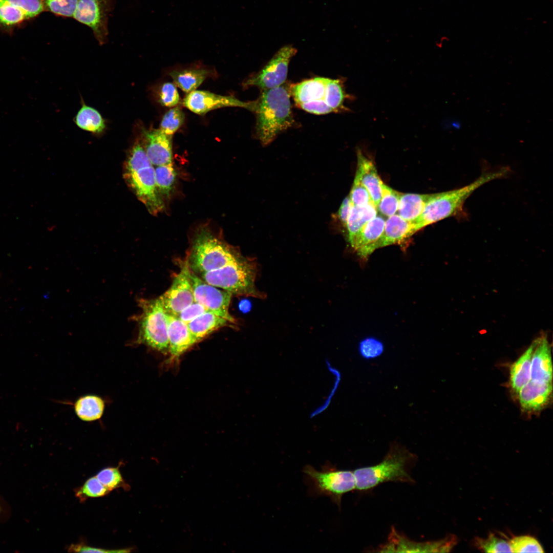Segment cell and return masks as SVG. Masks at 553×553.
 I'll list each match as a JSON object with an SVG mask.
<instances>
[{"label": "cell", "instance_id": "6da1fadb", "mask_svg": "<svg viewBox=\"0 0 553 553\" xmlns=\"http://www.w3.org/2000/svg\"><path fill=\"white\" fill-rule=\"evenodd\" d=\"M255 101L256 133L262 144L270 143L278 134L294 123L290 102V88L284 83L262 91Z\"/></svg>", "mask_w": 553, "mask_h": 553}, {"label": "cell", "instance_id": "7a4b0ae2", "mask_svg": "<svg viewBox=\"0 0 553 553\" xmlns=\"http://www.w3.org/2000/svg\"><path fill=\"white\" fill-rule=\"evenodd\" d=\"M417 459V456L406 447L393 442L380 463L353 471L356 489L366 491L388 481L413 483L410 472Z\"/></svg>", "mask_w": 553, "mask_h": 553}, {"label": "cell", "instance_id": "3957f363", "mask_svg": "<svg viewBox=\"0 0 553 553\" xmlns=\"http://www.w3.org/2000/svg\"><path fill=\"white\" fill-rule=\"evenodd\" d=\"M123 179L138 199L152 215L164 208L156 183L155 168L142 142L137 140L130 150L123 166Z\"/></svg>", "mask_w": 553, "mask_h": 553}, {"label": "cell", "instance_id": "277c9868", "mask_svg": "<svg viewBox=\"0 0 553 553\" xmlns=\"http://www.w3.org/2000/svg\"><path fill=\"white\" fill-rule=\"evenodd\" d=\"M257 273L256 262L241 255L222 267L198 275L232 295L261 297L255 285Z\"/></svg>", "mask_w": 553, "mask_h": 553}, {"label": "cell", "instance_id": "5b68a950", "mask_svg": "<svg viewBox=\"0 0 553 553\" xmlns=\"http://www.w3.org/2000/svg\"><path fill=\"white\" fill-rule=\"evenodd\" d=\"M240 256L209 230L202 229L194 239L186 261L189 269L199 275L222 267Z\"/></svg>", "mask_w": 553, "mask_h": 553}, {"label": "cell", "instance_id": "8992f818", "mask_svg": "<svg viewBox=\"0 0 553 553\" xmlns=\"http://www.w3.org/2000/svg\"><path fill=\"white\" fill-rule=\"evenodd\" d=\"M138 303L142 312L132 317L138 328L133 344L144 345L161 353H168L167 314L160 300L140 299Z\"/></svg>", "mask_w": 553, "mask_h": 553}, {"label": "cell", "instance_id": "52a82bcc", "mask_svg": "<svg viewBox=\"0 0 553 553\" xmlns=\"http://www.w3.org/2000/svg\"><path fill=\"white\" fill-rule=\"evenodd\" d=\"M303 473L310 495L328 496L338 507L343 495L356 489L353 471L339 470L330 463H326L321 471L307 465Z\"/></svg>", "mask_w": 553, "mask_h": 553}, {"label": "cell", "instance_id": "ba28073f", "mask_svg": "<svg viewBox=\"0 0 553 553\" xmlns=\"http://www.w3.org/2000/svg\"><path fill=\"white\" fill-rule=\"evenodd\" d=\"M296 51L291 46L283 47L259 72L246 79L244 86H255L263 91L283 84L287 77L289 62Z\"/></svg>", "mask_w": 553, "mask_h": 553}, {"label": "cell", "instance_id": "9c48e42d", "mask_svg": "<svg viewBox=\"0 0 553 553\" xmlns=\"http://www.w3.org/2000/svg\"><path fill=\"white\" fill-rule=\"evenodd\" d=\"M114 6L115 0H79L73 17L89 27L102 45L108 39V19Z\"/></svg>", "mask_w": 553, "mask_h": 553}, {"label": "cell", "instance_id": "30bf717a", "mask_svg": "<svg viewBox=\"0 0 553 553\" xmlns=\"http://www.w3.org/2000/svg\"><path fill=\"white\" fill-rule=\"evenodd\" d=\"M189 278L195 302L233 325L236 324L235 319L229 312L232 296L230 292L208 284L190 269Z\"/></svg>", "mask_w": 553, "mask_h": 553}, {"label": "cell", "instance_id": "8fae6325", "mask_svg": "<svg viewBox=\"0 0 553 553\" xmlns=\"http://www.w3.org/2000/svg\"><path fill=\"white\" fill-rule=\"evenodd\" d=\"M189 268L186 260L174 278L170 287L159 297L166 313L177 315L195 302L189 278Z\"/></svg>", "mask_w": 553, "mask_h": 553}, {"label": "cell", "instance_id": "7c38bea8", "mask_svg": "<svg viewBox=\"0 0 553 553\" xmlns=\"http://www.w3.org/2000/svg\"><path fill=\"white\" fill-rule=\"evenodd\" d=\"M456 537L450 535L443 539L423 542L412 541L398 533L393 527L388 542L381 545L380 552H450L456 544Z\"/></svg>", "mask_w": 553, "mask_h": 553}, {"label": "cell", "instance_id": "4fadbf2b", "mask_svg": "<svg viewBox=\"0 0 553 553\" xmlns=\"http://www.w3.org/2000/svg\"><path fill=\"white\" fill-rule=\"evenodd\" d=\"M182 103L184 107L198 115L224 107H240L252 112L255 108V101L244 102L232 96H222L201 90H194L187 93Z\"/></svg>", "mask_w": 553, "mask_h": 553}, {"label": "cell", "instance_id": "5bb4252c", "mask_svg": "<svg viewBox=\"0 0 553 553\" xmlns=\"http://www.w3.org/2000/svg\"><path fill=\"white\" fill-rule=\"evenodd\" d=\"M43 11V0H0V28L12 30Z\"/></svg>", "mask_w": 553, "mask_h": 553}, {"label": "cell", "instance_id": "9a60e30c", "mask_svg": "<svg viewBox=\"0 0 553 553\" xmlns=\"http://www.w3.org/2000/svg\"><path fill=\"white\" fill-rule=\"evenodd\" d=\"M142 145L153 165L173 163L172 136L160 129H143Z\"/></svg>", "mask_w": 553, "mask_h": 553}, {"label": "cell", "instance_id": "2e32d148", "mask_svg": "<svg viewBox=\"0 0 553 553\" xmlns=\"http://www.w3.org/2000/svg\"><path fill=\"white\" fill-rule=\"evenodd\" d=\"M385 224L383 218L376 216L363 226L350 244L361 259H367L375 250L380 247Z\"/></svg>", "mask_w": 553, "mask_h": 553}, {"label": "cell", "instance_id": "e0dca14e", "mask_svg": "<svg viewBox=\"0 0 553 553\" xmlns=\"http://www.w3.org/2000/svg\"><path fill=\"white\" fill-rule=\"evenodd\" d=\"M531 364L530 380L552 384V365L551 348L545 336L537 339Z\"/></svg>", "mask_w": 553, "mask_h": 553}, {"label": "cell", "instance_id": "ac0fdd59", "mask_svg": "<svg viewBox=\"0 0 553 553\" xmlns=\"http://www.w3.org/2000/svg\"><path fill=\"white\" fill-rule=\"evenodd\" d=\"M166 314L169 353L171 358L174 359L179 357L197 342L186 323L177 316Z\"/></svg>", "mask_w": 553, "mask_h": 553}, {"label": "cell", "instance_id": "d6986e66", "mask_svg": "<svg viewBox=\"0 0 553 553\" xmlns=\"http://www.w3.org/2000/svg\"><path fill=\"white\" fill-rule=\"evenodd\" d=\"M552 391V384L540 383L530 380L517 394L522 409L528 412H535L548 405Z\"/></svg>", "mask_w": 553, "mask_h": 553}, {"label": "cell", "instance_id": "ffe728a7", "mask_svg": "<svg viewBox=\"0 0 553 553\" xmlns=\"http://www.w3.org/2000/svg\"><path fill=\"white\" fill-rule=\"evenodd\" d=\"M357 164L355 176L368 191L372 201L377 206L381 197L382 181L373 162L362 152H357Z\"/></svg>", "mask_w": 553, "mask_h": 553}, {"label": "cell", "instance_id": "44dd1931", "mask_svg": "<svg viewBox=\"0 0 553 553\" xmlns=\"http://www.w3.org/2000/svg\"><path fill=\"white\" fill-rule=\"evenodd\" d=\"M327 80L328 78L317 77L290 86V94L296 105L306 103H326L325 97Z\"/></svg>", "mask_w": 553, "mask_h": 553}, {"label": "cell", "instance_id": "7402d4cb", "mask_svg": "<svg viewBox=\"0 0 553 553\" xmlns=\"http://www.w3.org/2000/svg\"><path fill=\"white\" fill-rule=\"evenodd\" d=\"M415 232L413 222L405 220L398 214L393 215L385 221L380 247L401 244Z\"/></svg>", "mask_w": 553, "mask_h": 553}, {"label": "cell", "instance_id": "603a6c76", "mask_svg": "<svg viewBox=\"0 0 553 553\" xmlns=\"http://www.w3.org/2000/svg\"><path fill=\"white\" fill-rule=\"evenodd\" d=\"M536 344L535 339L511 367L510 386L516 394L530 380L531 359Z\"/></svg>", "mask_w": 553, "mask_h": 553}, {"label": "cell", "instance_id": "cb8c5ba5", "mask_svg": "<svg viewBox=\"0 0 553 553\" xmlns=\"http://www.w3.org/2000/svg\"><path fill=\"white\" fill-rule=\"evenodd\" d=\"M187 324L197 343L221 328L233 325L226 318L208 311Z\"/></svg>", "mask_w": 553, "mask_h": 553}, {"label": "cell", "instance_id": "d4e9b609", "mask_svg": "<svg viewBox=\"0 0 553 553\" xmlns=\"http://www.w3.org/2000/svg\"><path fill=\"white\" fill-rule=\"evenodd\" d=\"M105 407L104 399L95 394L81 396L74 403L75 414L79 419L85 422H93L100 419Z\"/></svg>", "mask_w": 553, "mask_h": 553}, {"label": "cell", "instance_id": "484cf974", "mask_svg": "<svg viewBox=\"0 0 553 553\" xmlns=\"http://www.w3.org/2000/svg\"><path fill=\"white\" fill-rule=\"evenodd\" d=\"M377 213V207L372 201L361 207L352 204L346 226L348 231V241L350 244L363 226L375 217Z\"/></svg>", "mask_w": 553, "mask_h": 553}, {"label": "cell", "instance_id": "4316f807", "mask_svg": "<svg viewBox=\"0 0 553 553\" xmlns=\"http://www.w3.org/2000/svg\"><path fill=\"white\" fill-rule=\"evenodd\" d=\"M209 74V70L201 68L174 70L169 73L175 85L186 93L196 90Z\"/></svg>", "mask_w": 553, "mask_h": 553}, {"label": "cell", "instance_id": "83f0119b", "mask_svg": "<svg viewBox=\"0 0 553 553\" xmlns=\"http://www.w3.org/2000/svg\"><path fill=\"white\" fill-rule=\"evenodd\" d=\"M429 194L401 193L397 213L405 220L413 222L421 214Z\"/></svg>", "mask_w": 553, "mask_h": 553}, {"label": "cell", "instance_id": "f1b7e54d", "mask_svg": "<svg viewBox=\"0 0 553 553\" xmlns=\"http://www.w3.org/2000/svg\"><path fill=\"white\" fill-rule=\"evenodd\" d=\"M75 122L80 129L94 134L102 133L105 121L96 109L84 103L75 118Z\"/></svg>", "mask_w": 553, "mask_h": 553}, {"label": "cell", "instance_id": "f546056e", "mask_svg": "<svg viewBox=\"0 0 553 553\" xmlns=\"http://www.w3.org/2000/svg\"><path fill=\"white\" fill-rule=\"evenodd\" d=\"M349 98V96L346 93L343 81L341 79L328 78L325 100L333 112L348 111L349 109L344 103L345 100Z\"/></svg>", "mask_w": 553, "mask_h": 553}, {"label": "cell", "instance_id": "4dcf8cb0", "mask_svg": "<svg viewBox=\"0 0 553 553\" xmlns=\"http://www.w3.org/2000/svg\"><path fill=\"white\" fill-rule=\"evenodd\" d=\"M155 180L158 190L161 197L168 198L174 188L176 172L173 163L156 166Z\"/></svg>", "mask_w": 553, "mask_h": 553}, {"label": "cell", "instance_id": "1f68e13d", "mask_svg": "<svg viewBox=\"0 0 553 553\" xmlns=\"http://www.w3.org/2000/svg\"><path fill=\"white\" fill-rule=\"evenodd\" d=\"M400 194L383 183L381 197L377 209L384 216L389 217L395 215L398 209Z\"/></svg>", "mask_w": 553, "mask_h": 553}, {"label": "cell", "instance_id": "d6a6232c", "mask_svg": "<svg viewBox=\"0 0 553 553\" xmlns=\"http://www.w3.org/2000/svg\"><path fill=\"white\" fill-rule=\"evenodd\" d=\"M119 466L109 467L101 470L96 476L98 480L110 491L122 488L125 491L130 489V485L123 479Z\"/></svg>", "mask_w": 553, "mask_h": 553}, {"label": "cell", "instance_id": "836d02e7", "mask_svg": "<svg viewBox=\"0 0 553 553\" xmlns=\"http://www.w3.org/2000/svg\"><path fill=\"white\" fill-rule=\"evenodd\" d=\"M110 492L105 486L98 480L96 476L88 479L80 487L75 491V496L83 502L89 498L103 497L108 495Z\"/></svg>", "mask_w": 553, "mask_h": 553}, {"label": "cell", "instance_id": "e575fe53", "mask_svg": "<svg viewBox=\"0 0 553 553\" xmlns=\"http://www.w3.org/2000/svg\"><path fill=\"white\" fill-rule=\"evenodd\" d=\"M185 114L179 106L172 108L163 115L160 124V130L166 135L173 136L182 125Z\"/></svg>", "mask_w": 553, "mask_h": 553}, {"label": "cell", "instance_id": "d590c367", "mask_svg": "<svg viewBox=\"0 0 553 553\" xmlns=\"http://www.w3.org/2000/svg\"><path fill=\"white\" fill-rule=\"evenodd\" d=\"M475 544L486 552H512L509 542L490 534L485 539L476 538Z\"/></svg>", "mask_w": 553, "mask_h": 553}, {"label": "cell", "instance_id": "8d00e7d4", "mask_svg": "<svg viewBox=\"0 0 553 553\" xmlns=\"http://www.w3.org/2000/svg\"><path fill=\"white\" fill-rule=\"evenodd\" d=\"M79 0H43L45 11L57 16L73 17Z\"/></svg>", "mask_w": 553, "mask_h": 553}, {"label": "cell", "instance_id": "74e56055", "mask_svg": "<svg viewBox=\"0 0 553 553\" xmlns=\"http://www.w3.org/2000/svg\"><path fill=\"white\" fill-rule=\"evenodd\" d=\"M509 543L512 552H544L539 542L529 536H520L513 538Z\"/></svg>", "mask_w": 553, "mask_h": 553}, {"label": "cell", "instance_id": "f35d334b", "mask_svg": "<svg viewBox=\"0 0 553 553\" xmlns=\"http://www.w3.org/2000/svg\"><path fill=\"white\" fill-rule=\"evenodd\" d=\"M159 102L164 107L176 106L180 101V96L175 83L166 82L160 87L158 92Z\"/></svg>", "mask_w": 553, "mask_h": 553}, {"label": "cell", "instance_id": "ab89813d", "mask_svg": "<svg viewBox=\"0 0 553 553\" xmlns=\"http://www.w3.org/2000/svg\"><path fill=\"white\" fill-rule=\"evenodd\" d=\"M384 346L381 341L372 337L363 339L359 345V351L364 358L369 359L379 356L384 352Z\"/></svg>", "mask_w": 553, "mask_h": 553}, {"label": "cell", "instance_id": "60d3db41", "mask_svg": "<svg viewBox=\"0 0 553 553\" xmlns=\"http://www.w3.org/2000/svg\"><path fill=\"white\" fill-rule=\"evenodd\" d=\"M352 203L357 206H364L372 201L370 195L359 179L355 176L349 195Z\"/></svg>", "mask_w": 553, "mask_h": 553}, {"label": "cell", "instance_id": "b9f144b4", "mask_svg": "<svg viewBox=\"0 0 553 553\" xmlns=\"http://www.w3.org/2000/svg\"><path fill=\"white\" fill-rule=\"evenodd\" d=\"M207 311L204 306L195 301L182 310L176 316L183 322L187 324Z\"/></svg>", "mask_w": 553, "mask_h": 553}, {"label": "cell", "instance_id": "7bdbcfd3", "mask_svg": "<svg viewBox=\"0 0 553 553\" xmlns=\"http://www.w3.org/2000/svg\"><path fill=\"white\" fill-rule=\"evenodd\" d=\"M68 549L69 551L74 552H130L131 551V548L111 550L92 547L83 543L71 544Z\"/></svg>", "mask_w": 553, "mask_h": 553}, {"label": "cell", "instance_id": "ee69618b", "mask_svg": "<svg viewBox=\"0 0 553 553\" xmlns=\"http://www.w3.org/2000/svg\"><path fill=\"white\" fill-rule=\"evenodd\" d=\"M352 203L349 196L347 197L343 201L338 211V217L341 223L345 227L349 217Z\"/></svg>", "mask_w": 553, "mask_h": 553}, {"label": "cell", "instance_id": "f6af8a7d", "mask_svg": "<svg viewBox=\"0 0 553 553\" xmlns=\"http://www.w3.org/2000/svg\"><path fill=\"white\" fill-rule=\"evenodd\" d=\"M250 303L248 301H243L240 303V308L242 311H248L250 309Z\"/></svg>", "mask_w": 553, "mask_h": 553}, {"label": "cell", "instance_id": "bcb514c9", "mask_svg": "<svg viewBox=\"0 0 553 553\" xmlns=\"http://www.w3.org/2000/svg\"><path fill=\"white\" fill-rule=\"evenodd\" d=\"M1 506H0V512H1Z\"/></svg>", "mask_w": 553, "mask_h": 553}]
</instances>
